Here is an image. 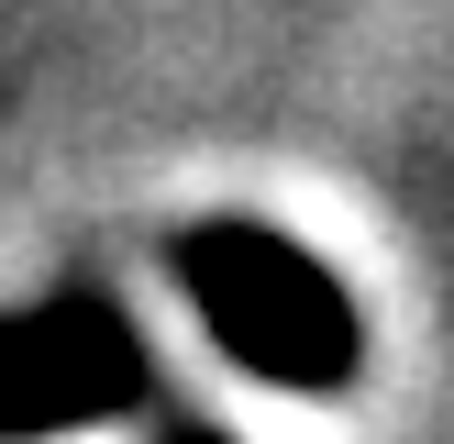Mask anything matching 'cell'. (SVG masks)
<instances>
[{
	"label": "cell",
	"mask_w": 454,
	"mask_h": 444,
	"mask_svg": "<svg viewBox=\"0 0 454 444\" xmlns=\"http://www.w3.org/2000/svg\"><path fill=\"white\" fill-rule=\"evenodd\" d=\"M167 278H177V300L200 311V333H211L255 389L344 400L355 377H366V311H355V289L333 278L300 234H278V222H255V211L189 222V234L167 244Z\"/></svg>",
	"instance_id": "6da1fadb"
},
{
	"label": "cell",
	"mask_w": 454,
	"mask_h": 444,
	"mask_svg": "<svg viewBox=\"0 0 454 444\" xmlns=\"http://www.w3.org/2000/svg\"><path fill=\"white\" fill-rule=\"evenodd\" d=\"M155 400V345L111 289H44L0 311V444H56L133 422Z\"/></svg>",
	"instance_id": "7a4b0ae2"
},
{
	"label": "cell",
	"mask_w": 454,
	"mask_h": 444,
	"mask_svg": "<svg viewBox=\"0 0 454 444\" xmlns=\"http://www.w3.org/2000/svg\"><path fill=\"white\" fill-rule=\"evenodd\" d=\"M155 444H233L222 422H200V411H177V422H155Z\"/></svg>",
	"instance_id": "3957f363"
}]
</instances>
